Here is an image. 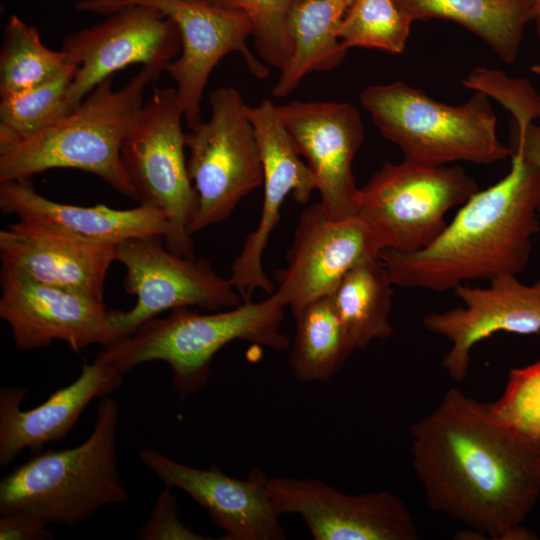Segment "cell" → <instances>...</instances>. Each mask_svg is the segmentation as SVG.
Returning a JSON list of instances; mask_svg holds the SVG:
<instances>
[{
	"instance_id": "cell-7",
	"label": "cell",
	"mask_w": 540,
	"mask_h": 540,
	"mask_svg": "<svg viewBox=\"0 0 540 540\" xmlns=\"http://www.w3.org/2000/svg\"><path fill=\"white\" fill-rule=\"evenodd\" d=\"M184 113L176 88H157L144 102L121 146V160L139 203L163 212L169 230L165 246L193 258L189 232L197 196L185 157Z\"/></svg>"
},
{
	"instance_id": "cell-16",
	"label": "cell",
	"mask_w": 540,
	"mask_h": 540,
	"mask_svg": "<svg viewBox=\"0 0 540 540\" xmlns=\"http://www.w3.org/2000/svg\"><path fill=\"white\" fill-rule=\"evenodd\" d=\"M277 109L314 176L327 215L336 220L357 215L361 191L352 164L364 140L359 111L335 101H292Z\"/></svg>"
},
{
	"instance_id": "cell-31",
	"label": "cell",
	"mask_w": 540,
	"mask_h": 540,
	"mask_svg": "<svg viewBox=\"0 0 540 540\" xmlns=\"http://www.w3.org/2000/svg\"><path fill=\"white\" fill-rule=\"evenodd\" d=\"M486 404L498 422L540 443V360L511 369L502 396Z\"/></svg>"
},
{
	"instance_id": "cell-9",
	"label": "cell",
	"mask_w": 540,
	"mask_h": 540,
	"mask_svg": "<svg viewBox=\"0 0 540 540\" xmlns=\"http://www.w3.org/2000/svg\"><path fill=\"white\" fill-rule=\"evenodd\" d=\"M208 121L185 133L187 168L197 196L191 235L225 221L263 184V167L247 106L234 87L209 94Z\"/></svg>"
},
{
	"instance_id": "cell-30",
	"label": "cell",
	"mask_w": 540,
	"mask_h": 540,
	"mask_svg": "<svg viewBox=\"0 0 540 540\" xmlns=\"http://www.w3.org/2000/svg\"><path fill=\"white\" fill-rule=\"evenodd\" d=\"M245 13L254 27V45L262 62L283 70L292 55L287 17L293 0H202Z\"/></svg>"
},
{
	"instance_id": "cell-11",
	"label": "cell",
	"mask_w": 540,
	"mask_h": 540,
	"mask_svg": "<svg viewBox=\"0 0 540 540\" xmlns=\"http://www.w3.org/2000/svg\"><path fill=\"white\" fill-rule=\"evenodd\" d=\"M116 251V261L126 269L124 289L136 297L131 309L111 311L118 339L167 310L198 307L214 312L244 302L229 278L219 276L209 260L171 252L162 236L128 239Z\"/></svg>"
},
{
	"instance_id": "cell-8",
	"label": "cell",
	"mask_w": 540,
	"mask_h": 540,
	"mask_svg": "<svg viewBox=\"0 0 540 540\" xmlns=\"http://www.w3.org/2000/svg\"><path fill=\"white\" fill-rule=\"evenodd\" d=\"M360 191L357 214L369 225L381 250L413 252L435 240L447 225V212L479 190L459 166L403 159L384 163Z\"/></svg>"
},
{
	"instance_id": "cell-39",
	"label": "cell",
	"mask_w": 540,
	"mask_h": 540,
	"mask_svg": "<svg viewBox=\"0 0 540 540\" xmlns=\"http://www.w3.org/2000/svg\"><path fill=\"white\" fill-rule=\"evenodd\" d=\"M192 1H202V0H192Z\"/></svg>"
},
{
	"instance_id": "cell-21",
	"label": "cell",
	"mask_w": 540,
	"mask_h": 540,
	"mask_svg": "<svg viewBox=\"0 0 540 540\" xmlns=\"http://www.w3.org/2000/svg\"><path fill=\"white\" fill-rule=\"evenodd\" d=\"M116 246L81 241L18 220L0 231V257L31 278L103 301Z\"/></svg>"
},
{
	"instance_id": "cell-37",
	"label": "cell",
	"mask_w": 540,
	"mask_h": 540,
	"mask_svg": "<svg viewBox=\"0 0 540 540\" xmlns=\"http://www.w3.org/2000/svg\"><path fill=\"white\" fill-rule=\"evenodd\" d=\"M531 70H532L533 73L540 76V64H536V65L532 66Z\"/></svg>"
},
{
	"instance_id": "cell-10",
	"label": "cell",
	"mask_w": 540,
	"mask_h": 540,
	"mask_svg": "<svg viewBox=\"0 0 540 540\" xmlns=\"http://www.w3.org/2000/svg\"><path fill=\"white\" fill-rule=\"evenodd\" d=\"M159 10L176 25L181 52L164 69L177 85V96L189 129L201 121L200 103L209 76L220 60L231 52L243 57L250 72L259 78L268 67L250 51L247 39L254 27L243 12L192 0H81L79 11L109 15L130 6Z\"/></svg>"
},
{
	"instance_id": "cell-5",
	"label": "cell",
	"mask_w": 540,
	"mask_h": 540,
	"mask_svg": "<svg viewBox=\"0 0 540 540\" xmlns=\"http://www.w3.org/2000/svg\"><path fill=\"white\" fill-rule=\"evenodd\" d=\"M118 402L103 397L89 437L80 445L38 451L0 481V513L23 512L73 527L101 508L127 502L117 457Z\"/></svg>"
},
{
	"instance_id": "cell-33",
	"label": "cell",
	"mask_w": 540,
	"mask_h": 540,
	"mask_svg": "<svg viewBox=\"0 0 540 540\" xmlns=\"http://www.w3.org/2000/svg\"><path fill=\"white\" fill-rule=\"evenodd\" d=\"M140 540H206L209 539L185 526L179 516L177 500L172 488L158 495L149 519L137 530Z\"/></svg>"
},
{
	"instance_id": "cell-20",
	"label": "cell",
	"mask_w": 540,
	"mask_h": 540,
	"mask_svg": "<svg viewBox=\"0 0 540 540\" xmlns=\"http://www.w3.org/2000/svg\"><path fill=\"white\" fill-rule=\"evenodd\" d=\"M123 383V374L97 355L92 363H83L75 381L52 392L32 409L21 407L26 388H2L0 467L10 465L25 449L35 453L49 443L63 440L92 400L108 396Z\"/></svg>"
},
{
	"instance_id": "cell-40",
	"label": "cell",
	"mask_w": 540,
	"mask_h": 540,
	"mask_svg": "<svg viewBox=\"0 0 540 540\" xmlns=\"http://www.w3.org/2000/svg\"><path fill=\"white\" fill-rule=\"evenodd\" d=\"M536 1V0H535Z\"/></svg>"
},
{
	"instance_id": "cell-22",
	"label": "cell",
	"mask_w": 540,
	"mask_h": 540,
	"mask_svg": "<svg viewBox=\"0 0 540 540\" xmlns=\"http://www.w3.org/2000/svg\"><path fill=\"white\" fill-rule=\"evenodd\" d=\"M0 209L18 220L96 244L118 245L143 236L164 238L169 230L163 212L150 204L130 209L65 204L39 194L30 179L0 183Z\"/></svg>"
},
{
	"instance_id": "cell-2",
	"label": "cell",
	"mask_w": 540,
	"mask_h": 540,
	"mask_svg": "<svg viewBox=\"0 0 540 540\" xmlns=\"http://www.w3.org/2000/svg\"><path fill=\"white\" fill-rule=\"evenodd\" d=\"M510 157L509 173L461 205L429 245L413 252H380L395 286L446 291L524 270L532 238L540 231V169L518 153Z\"/></svg>"
},
{
	"instance_id": "cell-15",
	"label": "cell",
	"mask_w": 540,
	"mask_h": 540,
	"mask_svg": "<svg viewBox=\"0 0 540 540\" xmlns=\"http://www.w3.org/2000/svg\"><path fill=\"white\" fill-rule=\"evenodd\" d=\"M277 512L297 514L315 540H417L405 503L388 491L346 494L315 479H266Z\"/></svg>"
},
{
	"instance_id": "cell-35",
	"label": "cell",
	"mask_w": 540,
	"mask_h": 540,
	"mask_svg": "<svg viewBox=\"0 0 540 540\" xmlns=\"http://www.w3.org/2000/svg\"><path fill=\"white\" fill-rule=\"evenodd\" d=\"M536 121L524 125L512 122L509 148L540 169V116Z\"/></svg>"
},
{
	"instance_id": "cell-36",
	"label": "cell",
	"mask_w": 540,
	"mask_h": 540,
	"mask_svg": "<svg viewBox=\"0 0 540 540\" xmlns=\"http://www.w3.org/2000/svg\"><path fill=\"white\" fill-rule=\"evenodd\" d=\"M536 25V31L540 39V9L534 14L533 19Z\"/></svg>"
},
{
	"instance_id": "cell-24",
	"label": "cell",
	"mask_w": 540,
	"mask_h": 540,
	"mask_svg": "<svg viewBox=\"0 0 540 540\" xmlns=\"http://www.w3.org/2000/svg\"><path fill=\"white\" fill-rule=\"evenodd\" d=\"M412 22L445 19L482 39L504 62L515 61L535 0H393Z\"/></svg>"
},
{
	"instance_id": "cell-1",
	"label": "cell",
	"mask_w": 540,
	"mask_h": 540,
	"mask_svg": "<svg viewBox=\"0 0 540 540\" xmlns=\"http://www.w3.org/2000/svg\"><path fill=\"white\" fill-rule=\"evenodd\" d=\"M410 434L413 471L432 510L487 539H536L523 523L540 497V443L457 388Z\"/></svg>"
},
{
	"instance_id": "cell-29",
	"label": "cell",
	"mask_w": 540,
	"mask_h": 540,
	"mask_svg": "<svg viewBox=\"0 0 540 540\" xmlns=\"http://www.w3.org/2000/svg\"><path fill=\"white\" fill-rule=\"evenodd\" d=\"M412 21L393 0H353L338 29L345 48L363 47L402 53Z\"/></svg>"
},
{
	"instance_id": "cell-23",
	"label": "cell",
	"mask_w": 540,
	"mask_h": 540,
	"mask_svg": "<svg viewBox=\"0 0 540 540\" xmlns=\"http://www.w3.org/2000/svg\"><path fill=\"white\" fill-rule=\"evenodd\" d=\"M352 2L293 0L287 17L292 55L280 71L273 96H287L308 73L334 69L343 61L348 49L338 38V29Z\"/></svg>"
},
{
	"instance_id": "cell-25",
	"label": "cell",
	"mask_w": 540,
	"mask_h": 540,
	"mask_svg": "<svg viewBox=\"0 0 540 540\" xmlns=\"http://www.w3.org/2000/svg\"><path fill=\"white\" fill-rule=\"evenodd\" d=\"M393 282L379 256L366 258L341 279L330 297L354 350L393 333Z\"/></svg>"
},
{
	"instance_id": "cell-27",
	"label": "cell",
	"mask_w": 540,
	"mask_h": 540,
	"mask_svg": "<svg viewBox=\"0 0 540 540\" xmlns=\"http://www.w3.org/2000/svg\"><path fill=\"white\" fill-rule=\"evenodd\" d=\"M78 68L65 52L46 47L38 30L16 15L9 17L0 51V97L5 98L44 84Z\"/></svg>"
},
{
	"instance_id": "cell-17",
	"label": "cell",
	"mask_w": 540,
	"mask_h": 540,
	"mask_svg": "<svg viewBox=\"0 0 540 540\" xmlns=\"http://www.w3.org/2000/svg\"><path fill=\"white\" fill-rule=\"evenodd\" d=\"M263 167V203L259 223L251 231L231 266L230 282L244 302L251 301L257 290L272 294L274 284L263 268V254L271 233L280 221L281 206L293 192L298 203L309 201L316 183L288 133L277 109L270 100L247 106Z\"/></svg>"
},
{
	"instance_id": "cell-34",
	"label": "cell",
	"mask_w": 540,
	"mask_h": 540,
	"mask_svg": "<svg viewBox=\"0 0 540 540\" xmlns=\"http://www.w3.org/2000/svg\"><path fill=\"white\" fill-rule=\"evenodd\" d=\"M47 523L23 512L0 513L1 540H43L54 538Z\"/></svg>"
},
{
	"instance_id": "cell-32",
	"label": "cell",
	"mask_w": 540,
	"mask_h": 540,
	"mask_svg": "<svg viewBox=\"0 0 540 540\" xmlns=\"http://www.w3.org/2000/svg\"><path fill=\"white\" fill-rule=\"evenodd\" d=\"M463 84L494 98L512 114L513 122L518 125L536 121L540 116V95L523 78H511L501 71L478 67Z\"/></svg>"
},
{
	"instance_id": "cell-6",
	"label": "cell",
	"mask_w": 540,
	"mask_h": 540,
	"mask_svg": "<svg viewBox=\"0 0 540 540\" xmlns=\"http://www.w3.org/2000/svg\"><path fill=\"white\" fill-rule=\"evenodd\" d=\"M360 103L405 160L429 166L458 161L489 165L511 156L497 137V117L483 92L452 106L397 81L368 86Z\"/></svg>"
},
{
	"instance_id": "cell-18",
	"label": "cell",
	"mask_w": 540,
	"mask_h": 540,
	"mask_svg": "<svg viewBox=\"0 0 540 540\" xmlns=\"http://www.w3.org/2000/svg\"><path fill=\"white\" fill-rule=\"evenodd\" d=\"M453 291L463 306L423 318L427 331L451 344L442 366L453 380L466 377L471 351L480 341L497 332L540 333V279L524 284L516 275L505 274L490 279L484 288L463 283Z\"/></svg>"
},
{
	"instance_id": "cell-14",
	"label": "cell",
	"mask_w": 540,
	"mask_h": 540,
	"mask_svg": "<svg viewBox=\"0 0 540 540\" xmlns=\"http://www.w3.org/2000/svg\"><path fill=\"white\" fill-rule=\"evenodd\" d=\"M381 251L360 215L332 219L320 202L315 203L299 216L287 265L275 271L278 286L273 293L294 316L312 301L330 295L349 270Z\"/></svg>"
},
{
	"instance_id": "cell-28",
	"label": "cell",
	"mask_w": 540,
	"mask_h": 540,
	"mask_svg": "<svg viewBox=\"0 0 540 540\" xmlns=\"http://www.w3.org/2000/svg\"><path fill=\"white\" fill-rule=\"evenodd\" d=\"M76 70L1 98L0 143L30 137L68 115L74 109L68 102V91Z\"/></svg>"
},
{
	"instance_id": "cell-19",
	"label": "cell",
	"mask_w": 540,
	"mask_h": 540,
	"mask_svg": "<svg viewBox=\"0 0 540 540\" xmlns=\"http://www.w3.org/2000/svg\"><path fill=\"white\" fill-rule=\"evenodd\" d=\"M140 461L163 483L185 492L224 532V540H281L286 532L261 472L246 480L223 473L216 465L195 468L151 448H142Z\"/></svg>"
},
{
	"instance_id": "cell-3",
	"label": "cell",
	"mask_w": 540,
	"mask_h": 540,
	"mask_svg": "<svg viewBox=\"0 0 540 540\" xmlns=\"http://www.w3.org/2000/svg\"><path fill=\"white\" fill-rule=\"evenodd\" d=\"M162 71L142 66L116 90L109 77L55 124L30 137L0 143V183L71 168L96 175L138 202L121 160V146L144 104L146 88Z\"/></svg>"
},
{
	"instance_id": "cell-12",
	"label": "cell",
	"mask_w": 540,
	"mask_h": 540,
	"mask_svg": "<svg viewBox=\"0 0 540 540\" xmlns=\"http://www.w3.org/2000/svg\"><path fill=\"white\" fill-rule=\"evenodd\" d=\"M0 317L10 327L16 347L30 351L64 342L80 352L118 340L103 301L39 282L2 263Z\"/></svg>"
},
{
	"instance_id": "cell-13",
	"label": "cell",
	"mask_w": 540,
	"mask_h": 540,
	"mask_svg": "<svg viewBox=\"0 0 540 540\" xmlns=\"http://www.w3.org/2000/svg\"><path fill=\"white\" fill-rule=\"evenodd\" d=\"M90 27L67 35L62 50L78 68L68 91L75 108L103 80L131 64L165 67L181 52L172 20L148 6L120 9Z\"/></svg>"
},
{
	"instance_id": "cell-4",
	"label": "cell",
	"mask_w": 540,
	"mask_h": 540,
	"mask_svg": "<svg viewBox=\"0 0 540 540\" xmlns=\"http://www.w3.org/2000/svg\"><path fill=\"white\" fill-rule=\"evenodd\" d=\"M286 306L272 293L226 311L201 314L190 307L154 317L103 348L98 354L121 374L138 365L162 361L172 372V385L186 397L207 384L213 357L233 341H246L283 352L289 338L280 330Z\"/></svg>"
},
{
	"instance_id": "cell-26",
	"label": "cell",
	"mask_w": 540,
	"mask_h": 540,
	"mask_svg": "<svg viewBox=\"0 0 540 540\" xmlns=\"http://www.w3.org/2000/svg\"><path fill=\"white\" fill-rule=\"evenodd\" d=\"M293 317L296 334L290 367L295 378L329 380L355 351L330 295L312 301Z\"/></svg>"
},
{
	"instance_id": "cell-38",
	"label": "cell",
	"mask_w": 540,
	"mask_h": 540,
	"mask_svg": "<svg viewBox=\"0 0 540 540\" xmlns=\"http://www.w3.org/2000/svg\"><path fill=\"white\" fill-rule=\"evenodd\" d=\"M539 9H540V0H536L535 4H534V7H533V16Z\"/></svg>"
}]
</instances>
